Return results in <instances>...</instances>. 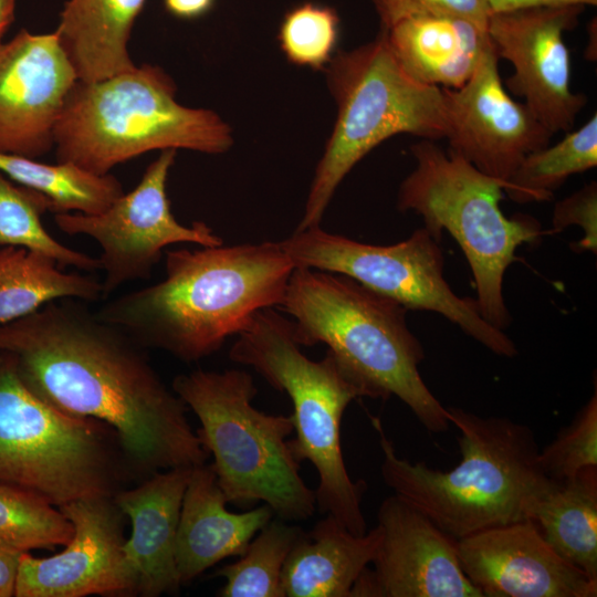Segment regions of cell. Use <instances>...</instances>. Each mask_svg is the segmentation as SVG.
I'll use <instances>...</instances> for the list:
<instances>
[{
    "label": "cell",
    "instance_id": "obj_2",
    "mask_svg": "<svg viewBox=\"0 0 597 597\" xmlns=\"http://www.w3.org/2000/svg\"><path fill=\"white\" fill-rule=\"evenodd\" d=\"M295 269L280 242L178 249L165 277L103 304L95 314L144 348L192 363L219 350L264 308H279Z\"/></svg>",
    "mask_w": 597,
    "mask_h": 597
},
{
    "label": "cell",
    "instance_id": "obj_13",
    "mask_svg": "<svg viewBox=\"0 0 597 597\" xmlns=\"http://www.w3.org/2000/svg\"><path fill=\"white\" fill-rule=\"evenodd\" d=\"M583 6L528 8L491 13L488 34L498 57L513 66L507 90L524 98L553 134L569 132L587 103L570 88V56L564 33L576 27Z\"/></svg>",
    "mask_w": 597,
    "mask_h": 597
},
{
    "label": "cell",
    "instance_id": "obj_30",
    "mask_svg": "<svg viewBox=\"0 0 597 597\" xmlns=\"http://www.w3.org/2000/svg\"><path fill=\"white\" fill-rule=\"evenodd\" d=\"M73 535L60 509L28 489L0 482V543L22 552L65 545Z\"/></svg>",
    "mask_w": 597,
    "mask_h": 597
},
{
    "label": "cell",
    "instance_id": "obj_16",
    "mask_svg": "<svg viewBox=\"0 0 597 597\" xmlns=\"http://www.w3.org/2000/svg\"><path fill=\"white\" fill-rule=\"evenodd\" d=\"M380 544L350 597H483L463 573L457 540L397 494L379 505Z\"/></svg>",
    "mask_w": 597,
    "mask_h": 597
},
{
    "label": "cell",
    "instance_id": "obj_23",
    "mask_svg": "<svg viewBox=\"0 0 597 597\" xmlns=\"http://www.w3.org/2000/svg\"><path fill=\"white\" fill-rule=\"evenodd\" d=\"M145 0H69L59 41L78 81L94 82L135 66L128 41Z\"/></svg>",
    "mask_w": 597,
    "mask_h": 597
},
{
    "label": "cell",
    "instance_id": "obj_6",
    "mask_svg": "<svg viewBox=\"0 0 597 597\" xmlns=\"http://www.w3.org/2000/svg\"><path fill=\"white\" fill-rule=\"evenodd\" d=\"M229 357L252 367L274 389L286 392L293 405L295 438L289 441L294 458L310 461L318 475L316 507L331 514L350 533L364 535L362 502L367 484L349 476L341 446L345 409L364 397L359 386L327 350L321 360L300 349L292 321L277 308L259 311L237 335Z\"/></svg>",
    "mask_w": 597,
    "mask_h": 597
},
{
    "label": "cell",
    "instance_id": "obj_32",
    "mask_svg": "<svg viewBox=\"0 0 597 597\" xmlns=\"http://www.w3.org/2000/svg\"><path fill=\"white\" fill-rule=\"evenodd\" d=\"M338 18L327 7L304 3L284 18L279 40L292 63L312 69L326 65L337 42Z\"/></svg>",
    "mask_w": 597,
    "mask_h": 597
},
{
    "label": "cell",
    "instance_id": "obj_37",
    "mask_svg": "<svg viewBox=\"0 0 597 597\" xmlns=\"http://www.w3.org/2000/svg\"><path fill=\"white\" fill-rule=\"evenodd\" d=\"M212 0H165L170 12L179 17H196L209 9Z\"/></svg>",
    "mask_w": 597,
    "mask_h": 597
},
{
    "label": "cell",
    "instance_id": "obj_20",
    "mask_svg": "<svg viewBox=\"0 0 597 597\" xmlns=\"http://www.w3.org/2000/svg\"><path fill=\"white\" fill-rule=\"evenodd\" d=\"M211 464L193 467L185 491L176 538L181 586L230 556H241L256 533L273 519L268 505L230 512Z\"/></svg>",
    "mask_w": 597,
    "mask_h": 597
},
{
    "label": "cell",
    "instance_id": "obj_35",
    "mask_svg": "<svg viewBox=\"0 0 597 597\" xmlns=\"http://www.w3.org/2000/svg\"><path fill=\"white\" fill-rule=\"evenodd\" d=\"M22 551L0 543V597H14Z\"/></svg>",
    "mask_w": 597,
    "mask_h": 597
},
{
    "label": "cell",
    "instance_id": "obj_9",
    "mask_svg": "<svg viewBox=\"0 0 597 597\" xmlns=\"http://www.w3.org/2000/svg\"><path fill=\"white\" fill-rule=\"evenodd\" d=\"M134 481L142 478L112 427L41 400L21 380L14 356L0 349V482L59 507L114 496Z\"/></svg>",
    "mask_w": 597,
    "mask_h": 597
},
{
    "label": "cell",
    "instance_id": "obj_28",
    "mask_svg": "<svg viewBox=\"0 0 597 597\" xmlns=\"http://www.w3.org/2000/svg\"><path fill=\"white\" fill-rule=\"evenodd\" d=\"M303 528L272 519L252 538L240 558L224 565L216 576L226 579L220 597H284L282 570Z\"/></svg>",
    "mask_w": 597,
    "mask_h": 597
},
{
    "label": "cell",
    "instance_id": "obj_29",
    "mask_svg": "<svg viewBox=\"0 0 597 597\" xmlns=\"http://www.w3.org/2000/svg\"><path fill=\"white\" fill-rule=\"evenodd\" d=\"M46 210L50 211V205L45 196L14 186L0 172V244L43 253L61 266L88 272L100 270L97 258L64 245L45 230L41 216Z\"/></svg>",
    "mask_w": 597,
    "mask_h": 597
},
{
    "label": "cell",
    "instance_id": "obj_22",
    "mask_svg": "<svg viewBox=\"0 0 597 597\" xmlns=\"http://www.w3.org/2000/svg\"><path fill=\"white\" fill-rule=\"evenodd\" d=\"M381 538L377 525L364 535L350 533L331 514L303 532L282 570L284 597H350L376 556Z\"/></svg>",
    "mask_w": 597,
    "mask_h": 597
},
{
    "label": "cell",
    "instance_id": "obj_8",
    "mask_svg": "<svg viewBox=\"0 0 597 597\" xmlns=\"http://www.w3.org/2000/svg\"><path fill=\"white\" fill-rule=\"evenodd\" d=\"M326 75L337 118L295 231L321 224L339 184L384 140L398 134L438 140L446 138L449 129L442 88L409 76L383 32L362 46L332 56Z\"/></svg>",
    "mask_w": 597,
    "mask_h": 597
},
{
    "label": "cell",
    "instance_id": "obj_26",
    "mask_svg": "<svg viewBox=\"0 0 597 597\" xmlns=\"http://www.w3.org/2000/svg\"><path fill=\"white\" fill-rule=\"evenodd\" d=\"M0 172L45 196L55 213H100L124 193L121 181L111 174L95 175L71 163L50 165L0 153Z\"/></svg>",
    "mask_w": 597,
    "mask_h": 597
},
{
    "label": "cell",
    "instance_id": "obj_15",
    "mask_svg": "<svg viewBox=\"0 0 597 597\" xmlns=\"http://www.w3.org/2000/svg\"><path fill=\"white\" fill-rule=\"evenodd\" d=\"M498 62L490 40L468 82L442 91L449 150L505 186L525 156L549 145L554 134L507 94Z\"/></svg>",
    "mask_w": 597,
    "mask_h": 597
},
{
    "label": "cell",
    "instance_id": "obj_19",
    "mask_svg": "<svg viewBox=\"0 0 597 597\" xmlns=\"http://www.w3.org/2000/svg\"><path fill=\"white\" fill-rule=\"evenodd\" d=\"M191 470L180 467L158 471L113 496L132 524L123 551L135 596L158 597L180 590L176 538Z\"/></svg>",
    "mask_w": 597,
    "mask_h": 597
},
{
    "label": "cell",
    "instance_id": "obj_14",
    "mask_svg": "<svg viewBox=\"0 0 597 597\" xmlns=\"http://www.w3.org/2000/svg\"><path fill=\"white\" fill-rule=\"evenodd\" d=\"M59 509L73 535L49 557L22 552L14 597L135 596L123 551L125 515L114 498L78 499Z\"/></svg>",
    "mask_w": 597,
    "mask_h": 597
},
{
    "label": "cell",
    "instance_id": "obj_12",
    "mask_svg": "<svg viewBox=\"0 0 597 597\" xmlns=\"http://www.w3.org/2000/svg\"><path fill=\"white\" fill-rule=\"evenodd\" d=\"M176 153L177 149L161 150L147 167L139 184L128 193L119 196L104 211L54 216L61 231L70 235H87L101 248L97 259L104 271V298L128 282L148 279L168 245L223 244L221 237L207 223L195 221L191 226H184L172 214L166 187Z\"/></svg>",
    "mask_w": 597,
    "mask_h": 597
},
{
    "label": "cell",
    "instance_id": "obj_18",
    "mask_svg": "<svg viewBox=\"0 0 597 597\" xmlns=\"http://www.w3.org/2000/svg\"><path fill=\"white\" fill-rule=\"evenodd\" d=\"M460 566L483 597H596L597 580L563 559L531 520L457 541Z\"/></svg>",
    "mask_w": 597,
    "mask_h": 597
},
{
    "label": "cell",
    "instance_id": "obj_5",
    "mask_svg": "<svg viewBox=\"0 0 597 597\" xmlns=\"http://www.w3.org/2000/svg\"><path fill=\"white\" fill-rule=\"evenodd\" d=\"M172 80L158 66H134L74 84L54 130L59 163L95 175L155 149L227 151L230 126L213 111L176 101Z\"/></svg>",
    "mask_w": 597,
    "mask_h": 597
},
{
    "label": "cell",
    "instance_id": "obj_21",
    "mask_svg": "<svg viewBox=\"0 0 597 597\" xmlns=\"http://www.w3.org/2000/svg\"><path fill=\"white\" fill-rule=\"evenodd\" d=\"M381 32L409 76L441 88L465 84L490 41L486 28L448 14L409 17Z\"/></svg>",
    "mask_w": 597,
    "mask_h": 597
},
{
    "label": "cell",
    "instance_id": "obj_31",
    "mask_svg": "<svg viewBox=\"0 0 597 597\" xmlns=\"http://www.w3.org/2000/svg\"><path fill=\"white\" fill-rule=\"evenodd\" d=\"M544 474L562 483L586 468H597V390L573 420L538 451Z\"/></svg>",
    "mask_w": 597,
    "mask_h": 597
},
{
    "label": "cell",
    "instance_id": "obj_25",
    "mask_svg": "<svg viewBox=\"0 0 597 597\" xmlns=\"http://www.w3.org/2000/svg\"><path fill=\"white\" fill-rule=\"evenodd\" d=\"M56 261L27 248L0 250V324L31 314L46 303L75 298L103 300L102 282L81 273L61 271Z\"/></svg>",
    "mask_w": 597,
    "mask_h": 597
},
{
    "label": "cell",
    "instance_id": "obj_7",
    "mask_svg": "<svg viewBox=\"0 0 597 597\" xmlns=\"http://www.w3.org/2000/svg\"><path fill=\"white\" fill-rule=\"evenodd\" d=\"M171 389L199 419L196 432L213 457L211 465L228 502L263 501L287 522L314 514L315 491L303 481L289 446L293 417L258 410L252 405L258 389L248 371L196 369L176 376Z\"/></svg>",
    "mask_w": 597,
    "mask_h": 597
},
{
    "label": "cell",
    "instance_id": "obj_34",
    "mask_svg": "<svg viewBox=\"0 0 597 597\" xmlns=\"http://www.w3.org/2000/svg\"><path fill=\"white\" fill-rule=\"evenodd\" d=\"M576 224L584 230V238L574 250L597 252V184L591 181L555 205L552 233Z\"/></svg>",
    "mask_w": 597,
    "mask_h": 597
},
{
    "label": "cell",
    "instance_id": "obj_3",
    "mask_svg": "<svg viewBox=\"0 0 597 597\" xmlns=\"http://www.w3.org/2000/svg\"><path fill=\"white\" fill-rule=\"evenodd\" d=\"M446 409L459 431L461 453L450 471L398 457L380 419L369 417L384 454V482L457 541L528 520L537 500L557 483L538 464L532 429L506 417H482L454 406Z\"/></svg>",
    "mask_w": 597,
    "mask_h": 597
},
{
    "label": "cell",
    "instance_id": "obj_10",
    "mask_svg": "<svg viewBox=\"0 0 597 597\" xmlns=\"http://www.w3.org/2000/svg\"><path fill=\"white\" fill-rule=\"evenodd\" d=\"M410 150L416 166L400 184L397 208L421 216L437 241L443 230L454 238L473 274L481 315L504 331L512 322L503 296L504 274L517 248L538 242L545 232L530 216L505 217L500 208L504 182L458 154L429 139Z\"/></svg>",
    "mask_w": 597,
    "mask_h": 597
},
{
    "label": "cell",
    "instance_id": "obj_33",
    "mask_svg": "<svg viewBox=\"0 0 597 597\" xmlns=\"http://www.w3.org/2000/svg\"><path fill=\"white\" fill-rule=\"evenodd\" d=\"M381 30L416 15L448 14L470 19L488 29L491 11L485 0H371Z\"/></svg>",
    "mask_w": 597,
    "mask_h": 597
},
{
    "label": "cell",
    "instance_id": "obj_11",
    "mask_svg": "<svg viewBox=\"0 0 597 597\" xmlns=\"http://www.w3.org/2000/svg\"><path fill=\"white\" fill-rule=\"evenodd\" d=\"M280 244L295 268L348 276L407 310L441 314L495 355H517L504 331L483 318L475 298L453 292L444 277L439 241L425 227L388 245L358 242L320 226L295 231Z\"/></svg>",
    "mask_w": 597,
    "mask_h": 597
},
{
    "label": "cell",
    "instance_id": "obj_36",
    "mask_svg": "<svg viewBox=\"0 0 597 597\" xmlns=\"http://www.w3.org/2000/svg\"><path fill=\"white\" fill-rule=\"evenodd\" d=\"M491 13L528 8L596 6L597 0H485Z\"/></svg>",
    "mask_w": 597,
    "mask_h": 597
},
{
    "label": "cell",
    "instance_id": "obj_4",
    "mask_svg": "<svg viewBox=\"0 0 597 597\" xmlns=\"http://www.w3.org/2000/svg\"><path fill=\"white\" fill-rule=\"evenodd\" d=\"M277 310L292 317L300 346L324 344L364 397L399 398L431 433L450 427L446 407L425 384V349L407 308L355 280L295 268Z\"/></svg>",
    "mask_w": 597,
    "mask_h": 597
},
{
    "label": "cell",
    "instance_id": "obj_24",
    "mask_svg": "<svg viewBox=\"0 0 597 597\" xmlns=\"http://www.w3.org/2000/svg\"><path fill=\"white\" fill-rule=\"evenodd\" d=\"M528 520L563 559L597 580V468L555 483Z\"/></svg>",
    "mask_w": 597,
    "mask_h": 597
},
{
    "label": "cell",
    "instance_id": "obj_1",
    "mask_svg": "<svg viewBox=\"0 0 597 597\" xmlns=\"http://www.w3.org/2000/svg\"><path fill=\"white\" fill-rule=\"evenodd\" d=\"M0 349L36 397L67 415L112 427L144 480L206 463L209 453L135 339L75 298L46 303L0 324Z\"/></svg>",
    "mask_w": 597,
    "mask_h": 597
},
{
    "label": "cell",
    "instance_id": "obj_38",
    "mask_svg": "<svg viewBox=\"0 0 597 597\" xmlns=\"http://www.w3.org/2000/svg\"><path fill=\"white\" fill-rule=\"evenodd\" d=\"M15 0H0V44L2 36L14 18Z\"/></svg>",
    "mask_w": 597,
    "mask_h": 597
},
{
    "label": "cell",
    "instance_id": "obj_27",
    "mask_svg": "<svg viewBox=\"0 0 597 597\" xmlns=\"http://www.w3.org/2000/svg\"><path fill=\"white\" fill-rule=\"evenodd\" d=\"M597 166L596 113L578 129L567 132L557 144L525 156L504 186L517 203L551 200L570 176Z\"/></svg>",
    "mask_w": 597,
    "mask_h": 597
},
{
    "label": "cell",
    "instance_id": "obj_17",
    "mask_svg": "<svg viewBox=\"0 0 597 597\" xmlns=\"http://www.w3.org/2000/svg\"><path fill=\"white\" fill-rule=\"evenodd\" d=\"M77 76L56 33L21 30L0 44V153L36 158L54 130Z\"/></svg>",
    "mask_w": 597,
    "mask_h": 597
}]
</instances>
